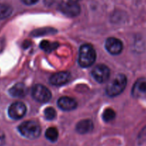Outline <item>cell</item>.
Here are the masks:
<instances>
[{"label": "cell", "instance_id": "obj_1", "mask_svg": "<svg viewBox=\"0 0 146 146\" xmlns=\"http://www.w3.org/2000/svg\"><path fill=\"white\" fill-rule=\"evenodd\" d=\"M96 59V52L91 44L81 46L79 53L78 63L82 68H87L92 65Z\"/></svg>", "mask_w": 146, "mask_h": 146}, {"label": "cell", "instance_id": "obj_2", "mask_svg": "<svg viewBox=\"0 0 146 146\" xmlns=\"http://www.w3.org/2000/svg\"><path fill=\"white\" fill-rule=\"evenodd\" d=\"M18 130L23 136L29 139H35L41 133V127L34 121H24L18 127Z\"/></svg>", "mask_w": 146, "mask_h": 146}, {"label": "cell", "instance_id": "obj_3", "mask_svg": "<svg viewBox=\"0 0 146 146\" xmlns=\"http://www.w3.org/2000/svg\"><path fill=\"white\" fill-rule=\"evenodd\" d=\"M127 85V78L124 74H118L107 85L106 93L109 96H117L120 95L125 88Z\"/></svg>", "mask_w": 146, "mask_h": 146}, {"label": "cell", "instance_id": "obj_4", "mask_svg": "<svg viewBox=\"0 0 146 146\" xmlns=\"http://www.w3.org/2000/svg\"><path fill=\"white\" fill-rule=\"evenodd\" d=\"M31 95L35 101L40 103L48 102L52 97L50 90L42 84H37L33 87Z\"/></svg>", "mask_w": 146, "mask_h": 146}, {"label": "cell", "instance_id": "obj_5", "mask_svg": "<svg viewBox=\"0 0 146 146\" xmlns=\"http://www.w3.org/2000/svg\"><path fill=\"white\" fill-rule=\"evenodd\" d=\"M92 76L96 81L102 84L106 82L110 78V68L104 64H98L92 71Z\"/></svg>", "mask_w": 146, "mask_h": 146}, {"label": "cell", "instance_id": "obj_6", "mask_svg": "<svg viewBox=\"0 0 146 146\" xmlns=\"http://www.w3.org/2000/svg\"><path fill=\"white\" fill-rule=\"evenodd\" d=\"M27 107L22 102L13 103L9 106L8 110L9 115L11 118L14 120H19L22 118L26 113Z\"/></svg>", "mask_w": 146, "mask_h": 146}, {"label": "cell", "instance_id": "obj_7", "mask_svg": "<svg viewBox=\"0 0 146 146\" xmlns=\"http://www.w3.org/2000/svg\"><path fill=\"white\" fill-rule=\"evenodd\" d=\"M59 9L62 13L65 14L67 17H77L80 13V5L77 3L71 2V1L63 2L60 4L59 6Z\"/></svg>", "mask_w": 146, "mask_h": 146}, {"label": "cell", "instance_id": "obj_8", "mask_svg": "<svg viewBox=\"0 0 146 146\" xmlns=\"http://www.w3.org/2000/svg\"><path fill=\"white\" fill-rule=\"evenodd\" d=\"M105 48L112 55H118L123 51V45L120 39L114 37H110L106 40Z\"/></svg>", "mask_w": 146, "mask_h": 146}, {"label": "cell", "instance_id": "obj_9", "mask_svg": "<svg viewBox=\"0 0 146 146\" xmlns=\"http://www.w3.org/2000/svg\"><path fill=\"white\" fill-rule=\"evenodd\" d=\"M132 96L136 98H146L145 78H140L136 81L132 88Z\"/></svg>", "mask_w": 146, "mask_h": 146}, {"label": "cell", "instance_id": "obj_10", "mask_svg": "<svg viewBox=\"0 0 146 146\" xmlns=\"http://www.w3.org/2000/svg\"><path fill=\"white\" fill-rule=\"evenodd\" d=\"M71 78V75L67 71L56 73L50 78V84L54 86H62L68 82Z\"/></svg>", "mask_w": 146, "mask_h": 146}, {"label": "cell", "instance_id": "obj_11", "mask_svg": "<svg viewBox=\"0 0 146 146\" xmlns=\"http://www.w3.org/2000/svg\"><path fill=\"white\" fill-rule=\"evenodd\" d=\"M57 105L63 111H72L77 107V101L72 98H70L68 96H63L61 97L58 100Z\"/></svg>", "mask_w": 146, "mask_h": 146}, {"label": "cell", "instance_id": "obj_12", "mask_svg": "<svg viewBox=\"0 0 146 146\" xmlns=\"http://www.w3.org/2000/svg\"><path fill=\"white\" fill-rule=\"evenodd\" d=\"M27 86L21 83L16 84L9 89L10 95L15 98H23L27 95Z\"/></svg>", "mask_w": 146, "mask_h": 146}, {"label": "cell", "instance_id": "obj_13", "mask_svg": "<svg viewBox=\"0 0 146 146\" xmlns=\"http://www.w3.org/2000/svg\"><path fill=\"white\" fill-rule=\"evenodd\" d=\"M93 128L94 125L91 120H82L76 125V131L80 134H86L91 132Z\"/></svg>", "mask_w": 146, "mask_h": 146}, {"label": "cell", "instance_id": "obj_14", "mask_svg": "<svg viewBox=\"0 0 146 146\" xmlns=\"http://www.w3.org/2000/svg\"><path fill=\"white\" fill-rule=\"evenodd\" d=\"M12 13V7L7 4H0V19L9 17Z\"/></svg>", "mask_w": 146, "mask_h": 146}, {"label": "cell", "instance_id": "obj_15", "mask_svg": "<svg viewBox=\"0 0 146 146\" xmlns=\"http://www.w3.org/2000/svg\"><path fill=\"white\" fill-rule=\"evenodd\" d=\"M45 136L47 140L50 141L51 142H55L57 140L59 136L58 131L56 128L51 127L49 128L45 132Z\"/></svg>", "mask_w": 146, "mask_h": 146}, {"label": "cell", "instance_id": "obj_16", "mask_svg": "<svg viewBox=\"0 0 146 146\" xmlns=\"http://www.w3.org/2000/svg\"><path fill=\"white\" fill-rule=\"evenodd\" d=\"M58 46V43L50 42L49 41H42L40 44V48L47 52H50L56 49Z\"/></svg>", "mask_w": 146, "mask_h": 146}, {"label": "cell", "instance_id": "obj_17", "mask_svg": "<svg viewBox=\"0 0 146 146\" xmlns=\"http://www.w3.org/2000/svg\"><path fill=\"white\" fill-rule=\"evenodd\" d=\"M115 118V112L112 108H107L102 113V119L105 122H110Z\"/></svg>", "mask_w": 146, "mask_h": 146}, {"label": "cell", "instance_id": "obj_18", "mask_svg": "<svg viewBox=\"0 0 146 146\" xmlns=\"http://www.w3.org/2000/svg\"><path fill=\"white\" fill-rule=\"evenodd\" d=\"M44 115L47 120H53L56 117V111L52 107H47L44 111Z\"/></svg>", "mask_w": 146, "mask_h": 146}, {"label": "cell", "instance_id": "obj_19", "mask_svg": "<svg viewBox=\"0 0 146 146\" xmlns=\"http://www.w3.org/2000/svg\"><path fill=\"white\" fill-rule=\"evenodd\" d=\"M139 138L143 142H146V127L143 128V131H141V133L140 134V136H139Z\"/></svg>", "mask_w": 146, "mask_h": 146}, {"label": "cell", "instance_id": "obj_20", "mask_svg": "<svg viewBox=\"0 0 146 146\" xmlns=\"http://www.w3.org/2000/svg\"><path fill=\"white\" fill-rule=\"evenodd\" d=\"M38 1L39 0H21V1L26 5H32L38 2Z\"/></svg>", "mask_w": 146, "mask_h": 146}, {"label": "cell", "instance_id": "obj_21", "mask_svg": "<svg viewBox=\"0 0 146 146\" xmlns=\"http://www.w3.org/2000/svg\"><path fill=\"white\" fill-rule=\"evenodd\" d=\"M5 143V135L3 131L0 130V146H2Z\"/></svg>", "mask_w": 146, "mask_h": 146}, {"label": "cell", "instance_id": "obj_22", "mask_svg": "<svg viewBox=\"0 0 146 146\" xmlns=\"http://www.w3.org/2000/svg\"><path fill=\"white\" fill-rule=\"evenodd\" d=\"M69 1H71V2H74V3H77L78 1H81V0H68Z\"/></svg>", "mask_w": 146, "mask_h": 146}]
</instances>
